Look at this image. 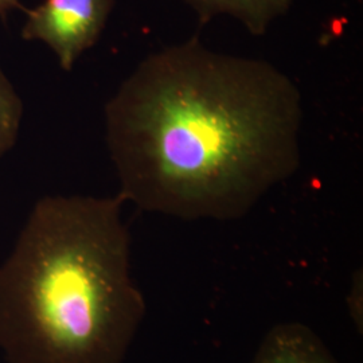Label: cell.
Returning a JSON list of instances; mask_svg holds the SVG:
<instances>
[{
    "instance_id": "obj_1",
    "label": "cell",
    "mask_w": 363,
    "mask_h": 363,
    "mask_svg": "<svg viewBox=\"0 0 363 363\" xmlns=\"http://www.w3.org/2000/svg\"><path fill=\"white\" fill-rule=\"evenodd\" d=\"M296 82L199 39L150 54L105 105L118 195L179 220L245 217L300 166Z\"/></svg>"
},
{
    "instance_id": "obj_2",
    "label": "cell",
    "mask_w": 363,
    "mask_h": 363,
    "mask_svg": "<svg viewBox=\"0 0 363 363\" xmlns=\"http://www.w3.org/2000/svg\"><path fill=\"white\" fill-rule=\"evenodd\" d=\"M124 199L48 195L0 264L9 363H123L145 318L130 274Z\"/></svg>"
},
{
    "instance_id": "obj_3",
    "label": "cell",
    "mask_w": 363,
    "mask_h": 363,
    "mask_svg": "<svg viewBox=\"0 0 363 363\" xmlns=\"http://www.w3.org/2000/svg\"><path fill=\"white\" fill-rule=\"evenodd\" d=\"M113 9V0H43L26 10L25 40L50 48L62 70L72 72L78 58L100 38Z\"/></svg>"
},
{
    "instance_id": "obj_4",
    "label": "cell",
    "mask_w": 363,
    "mask_h": 363,
    "mask_svg": "<svg viewBox=\"0 0 363 363\" xmlns=\"http://www.w3.org/2000/svg\"><path fill=\"white\" fill-rule=\"evenodd\" d=\"M252 363H339L308 325L286 322L273 325L259 343Z\"/></svg>"
},
{
    "instance_id": "obj_5",
    "label": "cell",
    "mask_w": 363,
    "mask_h": 363,
    "mask_svg": "<svg viewBox=\"0 0 363 363\" xmlns=\"http://www.w3.org/2000/svg\"><path fill=\"white\" fill-rule=\"evenodd\" d=\"M202 22L217 15L240 21L253 35H262L279 16L284 15L292 0H184Z\"/></svg>"
},
{
    "instance_id": "obj_6",
    "label": "cell",
    "mask_w": 363,
    "mask_h": 363,
    "mask_svg": "<svg viewBox=\"0 0 363 363\" xmlns=\"http://www.w3.org/2000/svg\"><path fill=\"white\" fill-rule=\"evenodd\" d=\"M22 120V99L0 67V159L13 150L19 138Z\"/></svg>"
},
{
    "instance_id": "obj_7",
    "label": "cell",
    "mask_w": 363,
    "mask_h": 363,
    "mask_svg": "<svg viewBox=\"0 0 363 363\" xmlns=\"http://www.w3.org/2000/svg\"><path fill=\"white\" fill-rule=\"evenodd\" d=\"M362 271H357L351 280V286L346 303L354 323L359 333H362Z\"/></svg>"
},
{
    "instance_id": "obj_8",
    "label": "cell",
    "mask_w": 363,
    "mask_h": 363,
    "mask_svg": "<svg viewBox=\"0 0 363 363\" xmlns=\"http://www.w3.org/2000/svg\"><path fill=\"white\" fill-rule=\"evenodd\" d=\"M13 10H25L26 11V9L23 7L21 0H0V16L3 19H6L7 13Z\"/></svg>"
}]
</instances>
